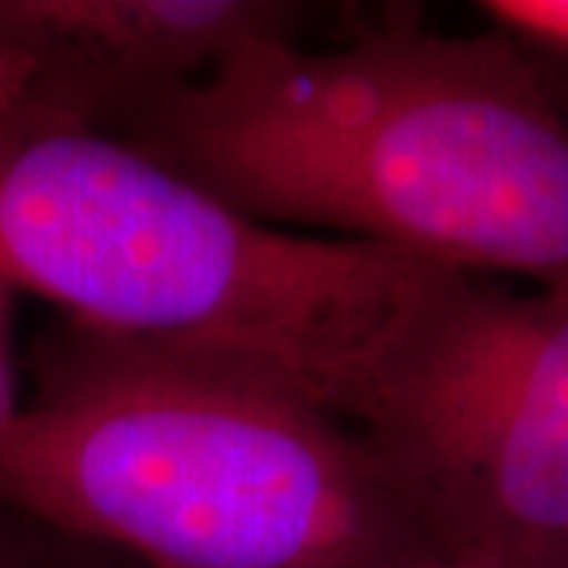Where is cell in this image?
<instances>
[{
	"instance_id": "6da1fadb",
	"label": "cell",
	"mask_w": 568,
	"mask_h": 568,
	"mask_svg": "<svg viewBox=\"0 0 568 568\" xmlns=\"http://www.w3.org/2000/svg\"><path fill=\"white\" fill-rule=\"evenodd\" d=\"M114 136L272 227L568 294V121L499 32L253 41Z\"/></svg>"
},
{
	"instance_id": "7a4b0ae2",
	"label": "cell",
	"mask_w": 568,
	"mask_h": 568,
	"mask_svg": "<svg viewBox=\"0 0 568 568\" xmlns=\"http://www.w3.org/2000/svg\"><path fill=\"white\" fill-rule=\"evenodd\" d=\"M0 508L149 568H407L436 552L357 426L246 369L63 323L0 433Z\"/></svg>"
},
{
	"instance_id": "3957f363",
	"label": "cell",
	"mask_w": 568,
	"mask_h": 568,
	"mask_svg": "<svg viewBox=\"0 0 568 568\" xmlns=\"http://www.w3.org/2000/svg\"><path fill=\"white\" fill-rule=\"evenodd\" d=\"M458 272L256 222L104 130L0 140V284L126 345L246 369L351 417Z\"/></svg>"
},
{
	"instance_id": "277c9868",
	"label": "cell",
	"mask_w": 568,
	"mask_h": 568,
	"mask_svg": "<svg viewBox=\"0 0 568 568\" xmlns=\"http://www.w3.org/2000/svg\"><path fill=\"white\" fill-rule=\"evenodd\" d=\"M347 420L398 474L436 552L568 568V294L452 275Z\"/></svg>"
},
{
	"instance_id": "5b68a950",
	"label": "cell",
	"mask_w": 568,
	"mask_h": 568,
	"mask_svg": "<svg viewBox=\"0 0 568 568\" xmlns=\"http://www.w3.org/2000/svg\"><path fill=\"white\" fill-rule=\"evenodd\" d=\"M73 126L118 133L142 108L212 77L263 39H294L272 0H26Z\"/></svg>"
},
{
	"instance_id": "8992f818",
	"label": "cell",
	"mask_w": 568,
	"mask_h": 568,
	"mask_svg": "<svg viewBox=\"0 0 568 568\" xmlns=\"http://www.w3.org/2000/svg\"><path fill=\"white\" fill-rule=\"evenodd\" d=\"M70 126L26 0H0V140Z\"/></svg>"
},
{
	"instance_id": "52a82bcc",
	"label": "cell",
	"mask_w": 568,
	"mask_h": 568,
	"mask_svg": "<svg viewBox=\"0 0 568 568\" xmlns=\"http://www.w3.org/2000/svg\"><path fill=\"white\" fill-rule=\"evenodd\" d=\"M477 10L518 48L568 61V0H487Z\"/></svg>"
},
{
	"instance_id": "ba28073f",
	"label": "cell",
	"mask_w": 568,
	"mask_h": 568,
	"mask_svg": "<svg viewBox=\"0 0 568 568\" xmlns=\"http://www.w3.org/2000/svg\"><path fill=\"white\" fill-rule=\"evenodd\" d=\"M20 405V369L13 351V291L0 284V433L17 417Z\"/></svg>"
},
{
	"instance_id": "9c48e42d",
	"label": "cell",
	"mask_w": 568,
	"mask_h": 568,
	"mask_svg": "<svg viewBox=\"0 0 568 568\" xmlns=\"http://www.w3.org/2000/svg\"><path fill=\"white\" fill-rule=\"evenodd\" d=\"M39 525L0 508V568H44L36 547Z\"/></svg>"
},
{
	"instance_id": "30bf717a",
	"label": "cell",
	"mask_w": 568,
	"mask_h": 568,
	"mask_svg": "<svg viewBox=\"0 0 568 568\" xmlns=\"http://www.w3.org/2000/svg\"><path fill=\"white\" fill-rule=\"evenodd\" d=\"M407 568H499L487 566V562H474V559H458V556H446V552H426L417 562Z\"/></svg>"
}]
</instances>
